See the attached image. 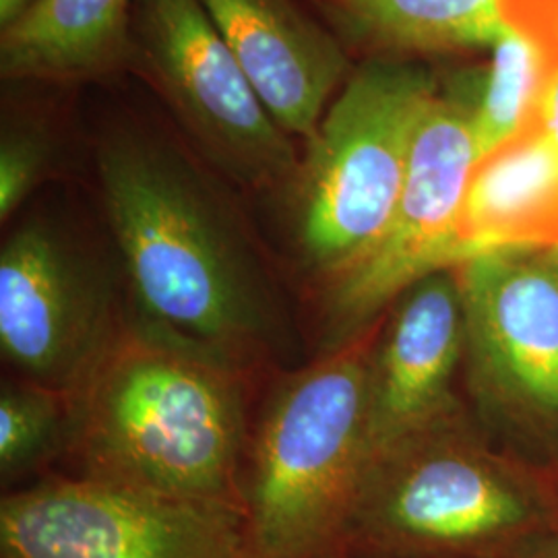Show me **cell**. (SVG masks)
<instances>
[{
    "mask_svg": "<svg viewBox=\"0 0 558 558\" xmlns=\"http://www.w3.org/2000/svg\"><path fill=\"white\" fill-rule=\"evenodd\" d=\"M456 269L480 401L532 430L558 428V248H497Z\"/></svg>",
    "mask_w": 558,
    "mask_h": 558,
    "instance_id": "obj_9",
    "label": "cell"
},
{
    "mask_svg": "<svg viewBox=\"0 0 558 558\" xmlns=\"http://www.w3.org/2000/svg\"><path fill=\"white\" fill-rule=\"evenodd\" d=\"M348 40L380 52L493 48L507 27L497 0H320Z\"/></svg>",
    "mask_w": 558,
    "mask_h": 558,
    "instance_id": "obj_15",
    "label": "cell"
},
{
    "mask_svg": "<svg viewBox=\"0 0 558 558\" xmlns=\"http://www.w3.org/2000/svg\"><path fill=\"white\" fill-rule=\"evenodd\" d=\"M279 126L313 140L327 104L348 81L341 41L292 0H199Z\"/></svg>",
    "mask_w": 558,
    "mask_h": 558,
    "instance_id": "obj_12",
    "label": "cell"
},
{
    "mask_svg": "<svg viewBox=\"0 0 558 558\" xmlns=\"http://www.w3.org/2000/svg\"><path fill=\"white\" fill-rule=\"evenodd\" d=\"M463 356L458 276L440 269L412 283L380 319L366 375L368 470L401 445L458 420L453 379Z\"/></svg>",
    "mask_w": 558,
    "mask_h": 558,
    "instance_id": "obj_11",
    "label": "cell"
},
{
    "mask_svg": "<svg viewBox=\"0 0 558 558\" xmlns=\"http://www.w3.org/2000/svg\"><path fill=\"white\" fill-rule=\"evenodd\" d=\"M456 236L461 263L497 248H558V141L542 117L480 156Z\"/></svg>",
    "mask_w": 558,
    "mask_h": 558,
    "instance_id": "obj_13",
    "label": "cell"
},
{
    "mask_svg": "<svg viewBox=\"0 0 558 558\" xmlns=\"http://www.w3.org/2000/svg\"><path fill=\"white\" fill-rule=\"evenodd\" d=\"M557 75L558 54L521 34L505 32L493 46L490 66L470 89L472 129L480 156L542 117Z\"/></svg>",
    "mask_w": 558,
    "mask_h": 558,
    "instance_id": "obj_16",
    "label": "cell"
},
{
    "mask_svg": "<svg viewBox=\"0 0 558 558\" xmlns=\"http://www.w3.org/2000/svg\"><path fill=\"white\" fill-rule=\"evenodd\" d=\"M507 558H558V523L525 539Z\"/></svg>",
    "mask_w": 558,
    "mask_h": 558,
    "instance_id": "obj_19",
    "label": "cell"
},
{
    "mask_svg": "<svg viewBox=\"0 0 558 558\" xmlns=\"http://www.w3.org/2000/svg\"><path fill=\"white\" fill-rule=\"evenodd\" d=\"M75 398L36 380H4L0 389V476L4 482L34 472L71 447Z\"/></svg>",
    "mask_w": 558,
    "mask_h": 558,
    "instance_id": "obj_17",
    "label": "cell"
},
{
    "mask_svg": "<svg viewBox=\"0 0 558 558\" xmlns=\"http://www.w3.org/2000/svg\"><path fill=\"white\" fill-rule=\"evenodd\" d=\"M135 0H38L0 34L4 80L81 81L131 60Z\"/></svg>",
    "mask_w": 558,
    "mask_h": 558,
    "instance_id": "obj_14",
    "label": "cell"
},
{
    "mask_svg": "<svg viewBox=\"0 0 558 558\" xmlns=\"http://www.w3.org/2000/svg\"><path fill=\"white\" fill-rule=\"evenodd\" d=\"M98 177L141 317L257 366L278 329L271 283L207 172L172 141L119 131Z\"/></svg>",
    "mask_w": 558,
    "mask_h": 558,
    "instance_id": "obj_2",
    "label": "cell"
},
{
    "mask_svg": "<svg viewBox=\"0 0 558 558\" xmlns=\"http://www.w3.org/2000/svg\"><path fill=\"white\" fill-rule=\"evenodd\" d=\"M54 147L38 126H9L0 140V220L15 211L46 179L52 168Z\"/></svg>",
    "mask_w": 558,
    "mask_h": 558,
    "instance_id": "obj_18",
    "label": "cell"
},
{
    "mask_svg": "<svg viewBox=\"0 0 558 558\" xmlns=\"http://www.w3.org/2000/svg\"><path fill=\"white\" fill-rule=\"evenodd\" d=\"M542 120H544L548 133L558 141V75L557 80L553 81V87H550V92H548V98L544 101Z\"/></svg>",
    "mask_w": 558,
    "mask_h": 558,
    "instance_id": "obj_21",
    "label": "cell"
},
{
    "mask_svg": "<svg viewBox=\"0 0 558 558\" xmlns=\"http://www.w3.org/2000/svg\"><path fill=\"white\" fill-rule=\"evenodd\" d=\"M348 558H362V557H348Z\"/></svg>",
    "mask_w": 558,
    "mask_h": 558,
    "instance_id": "obj_22",
    "label": "cell"
},
{
    "mask_svg": "<svg viewBox=\"0 0 558 558\" xmlns=\"http://www.w3.org/2000/svg\"><path fill=\"white\" fill-rule=\"evenodd\" d=\"M251 368L140 313L120 319L73 391L81 474L244 515Z\"/></svg>",
    "mask_w": 558,
    "mask_h": 558,
    "instance_id": "obj_1",
    "label": "cell"
},
{
    "mask_svg": "<svg viewBox=\"0 0 558 558\" xmlns=\"http://www.w3.org/2000/svg\"><path fill=\"white\" fill-rule=\"evenodd\" d=\"M553 525L538 488L451 420L366 472L348 557L507 558Z\"/></svg>",
    "mask_w": 558,
    "mask_h": 558,
    "instance_id": "obj_5",
    "label": "cell"
},
{
    "mask_svg": "<svg viewBox=\"0 0 558 558\" xmlns=\"http://www.w3.org/2000/svg\"><path fill=\"white\" fill-rule=\"evenodd\" d=\"M0 558H248L244 515L94 476L4 495Z\"/></svg>",
    "mask_w": 558,
    "mask_h": 558,
    "instance_id": "obj_7",
    "label": "cell"
},
{
    "mask_svg": "<svg viewBox=\"0 0 558 558\" xmlns=\"http://www.w3.org/2000/svg\"><path fill=\"white\" fill-rule=\"evenodd\" d=\"M379 325L323 348L265 399L242 482L248 558H348L368 470L366 375Z\"/></svg>",
    "mask_w": 558,
    "mask_h": 558,
    "instance_id": "obj_3",
    "label": "cell"
},
{
    "mask_svg": "<svg viewBox=\"0 0 558 558\" xmlns=\"http://www.w3.org/2000/svg\"><path fill=\"white\" fill-rule=\"evenodd\" d=\"M36 4H38V0H0V29L13 27Z\"/></svg>",
    "mask_w": 558,
    "mask_h": 558,
    "instance_id": "obj_20",
    "label": "cell"
},
{
    "mask_svg": "<svg viewBox=\"0 0 558 558\" xmlns=\"http://www.w3.org/2000/svg\"><path fill=\"white\" fill-rule=\"evenodd\" d=\"M129 62L154 81L180 126L228 179L288 193L300 166L294 141L267 112L199 0H135Z\"/></svg>",
    "mask_w": 558,
    "mask_h": 558,
    "instance_id": "obj_6",
    "label": "cell"
},
{
    "mask_svg": "<svg viewBox=\"0 0 558 558\" xmlns=\"http://www.w3.org/2000/svg\"><path fill=\"white\" fill-rule=\"evenodd\" d=\"M437 77L405 60L375 57L341 85L290 184L302 267L333 286L364 259L396 211L420 120Z\"/></svg>",
    "mask_w": 558,
    "mask_h": 558,
    "instance_id": "obj_4",
    "label": "cell"
},
{
    "mask_svg": "<svg viewBox=\"0 0 558 558\" xmlns=\"http://www.w3.org/2000/svg\"><path fill=\"white\" fill-rule=\"evenodd\" d=\"M98 271L54 223L21 221L0 251V352L21 379L75 391L119 320Z\"/></svg>",
    "mask_w": 558,
    "mask_h": 558,
    "instance_id": "obj_10",
    "label": "cell"
},
{
    "mask_svg": "<svg viewBox=\"0 0 558 558\" xmlns=\"http://www.w3.org/2000/svg\"><path fill=\"white\" fill-rule=\"evenodd\" d=\"M478 158L470 87L439 92L420 120L385 234L354 269L323 290L329 333L323 348L375 323L418 279L458 267L459 207Z\"/></svg>",
    "mask_w": 558,
    "mask_h": 558,
    "instance_id": "obj_8",
    "label": "cell"
}]
</instances>
